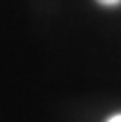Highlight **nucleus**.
<instances>
[{
	"instance_id": "nucleus-2",
	"label": "nucleus",
	"mask_w": 121,
	"mask_h": 122,
	"mask_svg": "<svg viewBox=\"0 0 121 122\" xmlns=\"http://www.w3.org/2000/svg\"><path fill=\"white\" fill-rule=\"evenodd\" d=\"M107 122H121V113H119V115H114V117H110Z\"/></svg>"
},
{
	"instance_id": "nucleus-1",
	"label": "nucleus",
	"mask_w": 121,
	"mask_h": 122,
	"mask_svg": "<svg viewBox=\"0 0 121 122\" xmlns=\"http://www.w3.org/2000/svg\"><path fill=\"white\" fill-rule=\"evenodd\" d=\"M98 4L105 5V7H114V5H119L121 4V0H96Z\"/></svg>"
}]
</instances>
